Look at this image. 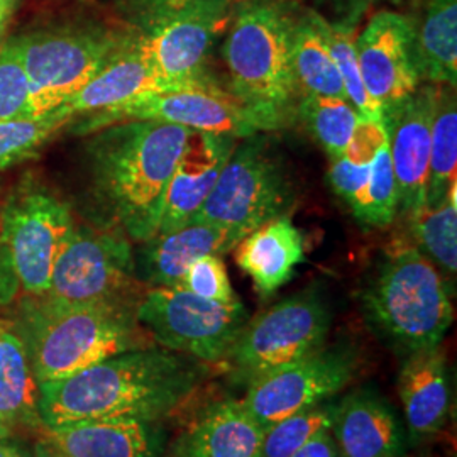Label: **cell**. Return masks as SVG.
<instances>
[{"instance_id":"cell-10","label":"cell","mask_w":457,"mask_h":457,"mask_svg":"<svg viewBox=\"0 0 457 457\" xmlns=\"http://www.w3.org/2000/svg\"><path fill=\"white\" fill-rule=\"evenodd\" d=\"M73 228L70 205L33 175H26L5 195L0 241L9 251L24 295L48 292L54 262Z\"/></svg>"},{"instance_id":"cell-14","label":"cell","mask_w":457,"mask_h":457,"mask_svg":"<svg viewBox=\"0 0 457 457\" xmlns=\"http://www.w3.org/2000/svg\"><path fill=\"white\" fill-rule=\"evenodd\" d=\"M356 371V354L343 345L320 347L302 360L245 385L243 405L254 420L268 427L311 409L345 388Z\"/></svg>"},{"instance_id":"cell-15","label":"cell","mask_w":457,"mask_h":457,"mask_svg":"<svg viewBox=\"0 0 457 457\" xmlns=\"http://www.w3.org/2000/svg\"><path fill=\"white\" fill-rule=\"evenodd\" d=\"M361 77L368 94L386 117L420 87L415 49V21L379 11L356 39Z\"/></svg>"},{"instance_id":"cell-20","label":"cell","mask_w":457,"mask_h":457,"mask_svg":"<svg viewBox=\"0 0 457 457\" xmlns=\"http://www.w3.org/2000/svg\"><path fill=\"white\" fill-rule=\"evenodd\" d=\"M330 432L341 457H400L405 449V430L396 411L370 388L344 396Z\"/></svg>"},{"instance_id":"cell-41","label":"cell","mask_w":457,"mask_h":457,"mask_svg":"<svg viewBox=\"0 0 457 457\" xmlns=\"http://www.w3.org/2000/svg\"><path fill=\"white\" fill-rule=\"evenodd\" d=\"M5 439L0 441V457H28L19 447L5 444Z\"/></svg>"},{"instance_id":"cell-3","label":"cell","mask_w":457,"mask_h":457,"mask_svg":"<svg viewBox=\"0 0 457 457\" xmlns=\"http://www.w3.org/2000/svg\"><path fill=\"white\" fill-rule=\"evenodd\" d=\"M137 305H62L26 295L12 324L37 383L62 379L122 353L156 345L137 320Z\"/></svg>"},{"instance_id":"cell-42","label":"cell","mask_w":457,"mask_h":457,"mask_svg":"<svg viewBox=\"0 0 457 457\" xmlns=\"http://www.w3.org/2000/svg\"><path fill=\"white\" fill-rule=\"evenodd\" d=\"M9 436H11V428H9L7 425H4L0 422V441H2V439H7Z\"/></svg>"},{"instance_id":"cell-36","label":"cell","mask_w":457,"mask_h":457,"mask_svg":"<svg viewBox=\"0 0 457 457\" xmlns=\"http://www.w3.org/2000/svg\"><path fill=\"white\" fill-rule=\"evenodd\" d=\"M136 9L141 12L145 24L160 19V17L171 16L188 7H194L198 4L209 2V0H131Z\"/></svg>"},{"instance_id":"cell-11","label":"cell","mask_w":457,"mask_h":457,"mask_svg":"<svg viewBox=\"0 0 457 457\" xmlns=\"http://www.w3.org/2000/svg\"><path fill=\"white\" fill-rule=\"evenodd\" d=\"M128 39L97 29H62L17 37L29 80L31 114L62 107L120 51Z\"/></svg>"},{"instance_id":"cell-35","label":"cell","mask_w":457,"mask_h":457,"mask_svg":"<svg viewBox=\"0 0 457 457\" xmlns=\"http://www.w3.org/2000/svg\"><path fill=\"white\" fill-rule=\"evenodd\" d=\"M180 287L205 300L232 302L237 296L230 287L228 270L220 256L207 254L198 258L185 273Z\"/></svg>"},{"instance_id":"cell-1","label":"cell","mask_w":457,"mask_h":457,"mask_svg":"<svg viewBox=\"0 0 457 457\" xmlns=\"http://www.w3.org/2000/svg\"><path fill=\"white\" fill-rule=\"evenodd\" d=\"M205 375L204 362L153 345L39 383L37 411L46 428L98 420L160 422L180 409Z\"/></svg>"},{"instance_id":"cell-27","label":"cell","mask_w":457,"mask_h":457,"mask_svg":"<svg viewBox=\"0 0 457 457\" xmlns=\"http://www.w3.org/2000/svg\"><path fill=\"white\" fill-rule=\"evenodd\" d=\"M292 68L300 97L319 96L347 100L343 79L327 46L319 24V12L315 11L296 17Z\"/></svg>"},{"instance_id":"cell-7","label":"cell","mask_w":457,"mask_h":457,"mask_svg":"<svg viewBox=\"0 0 457 457\" xmlns=\"http://www.w3.org/2000/svg\"><path fill=\"white\" fill-rule=\"evenodd\" d=\"M146 290L136 277L131 239L122 228L75 224L41 296L62 305H139Z\"/></svg>"},{"instance_id":"cell-29","label":"cell","mask_w":457,"mask_h":457,"mask_svg":"<svg viewBox=\"0 0 457 457\" xmlns=\"http://www.w3.org/2000/svg\"><path fill=\"white\" fill-rule=\"evenodd\" d=\"M457 185L434 209L424 207L410 215V232L415 247L434 262L445 281L457 275Z\"/></svg>"},{"instance_id":"cell-18","label":"cell","mask_w":457,"mask_h":457,"mask_svg":"<svg viewBox=\"0 0 457 457\" xmlns=\"http://www.w3.org/2000/svg\"><path fill=\"white\" fill-rule=\"evenodd\" d=\"M237 146L228 134L190 131L164 195L163 213L156 234L187 226L220 177L222 168Z\"/></svg>"},{"instance_id":"cell-43","label":"cell","mask_w":457,"mask_h":457,"mask_svg":"<svg viewBox=\"0 0 457 457\" xmlns=\"http://www.w3.org/2000/svg\"><path fill=\"white\" fill-rule=\"evenodd\" d=\"M4 198H5V195H4V192H2V185H0V215H2V205H4Z\"/></svg>"},{"instance_id":"cell-21","label":"cell","mask_w":457,"mask_h":457,"mask_svg":"<svg viewBox=\"0 0 457 457\" xmlns=\"http://www.w3.org/2000/svg\"><path fill=\"white\" fill-rule=\"evenodd\" d=\"M177 90H205L185 83L171 82L154 73L134 51L131 39L97 75L60 107L71 120L104 109L126 104L132 98ZM222 92V90H211Z\"/></svg>"},{"instance_id":"cell-32","label":"cell","mask_w":457,"mask_h":457,"mask_svg":"<svg viewBox=\"0 0 457 457\" xmlns=\"http://www.w3.org/2000/svg\"><path fill=\"white\" fill-rule=\"evenodd\" d=\"M70 122L60 107L48 114L0 120V171L34 158L51 136Z\"/></svg>"},{"instance_id":"cell-31","label":"cell","mask_w":457,"mask_h":457,"mask_svg":"<svg viewBox=\"0 0 457 457\" xmlns=\"http://www.w3.org/2000/svg\"><path fill=\"white\" fill-rule=\"evenodd\" d=\"M319 24L326 37L327 46L330 49V54L334 58V63L337 66L339 75L343 79L347 100L362 119L383 120L381 109L368 94L361 77L354 28L339 24V22H330L320 14H319Z\"/></svg>"},{"instance_id":"cell-22","label":"cell","mask_w":457,"mask_h":457,"mask_svg":"<svg viewBox=\"0 0 457 457\" xmlns=\"http://www.w3.org/2000/svg\"><path fill=\"white\" fill-rule=\"evenodd\" d=\"M398 393L413 441H424L447 422L451 383L441 345L407 354L398 373Z\"/></svg>"},{"instance_id":"cell-16","label":"cell","mask_w":457,"mask_h":457,"mask_svg":"<svg viewBox=\"0 0 457 457\" xmlns=\"http://www.w3.org/2000/svg\"><path fill=\"white\" fill-rule=\"evenodd\" d=\"M436 98L437 85L428 83L419 87L395 112L383 117L398 190V213L407 219L425 207Z\"/></svg>"},{"instance_id":"cell-38","label":"cell","mask_w":457,"mask_h":457,"mask_svg":"<svg viewBox=\"0 0 457 457\" xmlns=\"http://www.w3.org/2000/svg\"><path fill=\"white\" fill-rule=\"evenodd\" d=\"M322 2L328 4V7L332 9L334 16L337 19L334 22L354 28L371 5L385 0H322Z\"/></svg>"},{"instance_id":"cell-5","label":"cell","mask_w":457,"mask_h":457,"mask_svg":"<svg viewBox=\"0 0 457 457\" xmlns=\"http://www.w3.org/2000/svg\"><path fill=\"white\" fill-rule=\"evenodd\" d=\"M368 324L402 354L441 345L454 320L449 283L413 245L385 251L361 292Z\"/></svg>"},{"instance_id":"cell-34","label":"cell","mask_w":457,"mask_h":457,"mask_svg":"<svg viewBox=\"0 0 457 457\" xmlns=\"http://www.w3.org/2000/svg\"><path fill=\"white\" fill-rule=\"evenodd\" d=\"M21 117H33V114L29 80L16 37L0 48V120Z\"/></svg>"},{"instance_id":"cell-8","label":"cell","mask_w":457,"mask_h":457,"mask_svg":"<svg viewBox=\"0 0 457 457\" xmlns=\"http://www.w3.org/2000/svg\"><path fill=\"white\" fill-rule=\"evenodd\" d=\"M136 315L156 345L200 362L228 360L249 320L239 298L213 302L183 287L147 288Z\"/></svg>"},{"instance_id":"cell-19","label":"cell","mask_w":457,"mask_h":457,"mask_svg":"<svg viewBox=\"0 0 457 457\" xmlns=\"http://www.w3.org/2000/svg\"><path fill=\"white\" fill-rule=\"evenodd\" d=\"M243 237L228 228L204 222H190L183 228L156 234L134 251L136 277L147 288L180 287L187 270L207 256H222L232 251Z\"/></svg>"},{"instance_id":"cell-33","label":"cell","mask_w":457,"mask_h":457,"mask_svg":"<svg viewBox=\"0 0 457 457\" xmlns=\"http://www.w3.org/2000/svg\"><path fill=\"white\" fill-rule=\"evenodd\" d=\"M337 403L332 400L296 411L294 415L268 427L262 434V456L292 457L295 453L319 436L332 428Z\"/></svg>"},{"instance_id":"cell-28","label":"cell","mask_w":457,"mask_h":457,"mask_svg":"<svg viewBox=\"0 0 457 457\" xmlns=\"http://www.w3.org/2000/svg\"><path fill=\"white\" fill-rule=\"evenodd\" d=\"M457 104L453 87H437L430 136V162L425 188V207L434 209L456 185Z\"/></svg>"},{"instance_id":"cell-6","label":"cell","mask_w":457,"mask_h":457,"mask_svg":"<svg viewBox=\"0 0 457 457\" xmlns=\"http://www.w3.org/2000/svg\"><path fill=\"white\" fill-rule=\"evenodd\" d=\"M294 202L288 170L254 134L236 146L211 195L190 222L212 224L245 237L262 224L288 215Z\"/></svg>"},{"instance_id":"cell-30","label":"cell","mask_w":457,"mask_h":457,"mask_svg":"<svg viewBox=\"0 0 457 457\" xmlns=\"http://www.w3.org/2000/svg\"><path fill=\"white\" fill-rule=\"evenodd\" d=\"M296 117L303 120L330 160L339 158L345 151L361 119L349 100L319 96L300 97Z\"/></svg>"},{"instance_id":"cell-23","label":"cell","mask_w":457,"mask_h":457,"mask_svg":"<svg viewBox=\"0 0 457 457\" xmlns=\"http://www.w3.org/2000/svg\"><path fill=\"white\" fill-rule=\"evenodd\" d=\"M234 251L237 266L253 279L256 292L270 296L305 262V237L288 215H281L249 232Z\"/></svg>"},{"instance_id":"cell-12","label":"cell","mask_w":457,"mask_h":457,"mask_svg":"<svg viewBox=\"0 0 457 457\" xmlns=\"http://www.w3.org/2000/svg\"><path fill=\"white\" fill-rule=\"evenodd\" d=\"M230 16V0H209L147 22L145 34L131 39L132 48L166 80L224 90L205 73V62Z\"/></svg>"},{"instance_id":"cell-40","label":"cell","mask_w":457,"mask_h":457,"mask_svg":"<svg viewBox=\"0 0 457 457\" xmlns=\"http://www.w3.org/2000/svg\"><path fill=\"white\" fill-rule=\"evenodd\" d=\"M14 5H16V0H0V48L4 45V36L9 28L11 16L14 12Z\"/></svg>"},{"instance_id":"cell-13","label":"cell","mask_w":457,"mask_h":457,"mask_svg":"<svg viewBox=\"0 0 457 457\" xmlns=\"http://www.w3.org/2000/svg\"><path fill=\"white\" fill-rule=\"evenodd\" d=\"M136 120L173 124L190 131L228 134L236 139L264 131L260 119L230 92L177 90L132 98L111 109L83 115L82 120L73 126V132L83 136Z\"/></svg>"},{"instance_id":"cell-24","label":"cell","mask_w":457,"mask_h":457,"mask_svg":"<svg viewBox=\"0 0 457 457\" xmlns=\"http://www.w3.org/2000/svg\"><path fill=\"white\" fill-rule=\"evenodd\" d=\"M262 434L243 402L224 398L198 415L181 444L183 457H260Z\"/></svg>"},{"instance_id":"cell-2","label":"cell","mask_w":457,"mask_h":457,"mask_svg":"<svg viewBox=\"0 0 457 457\" xmlns=\"http://www.w3.org/2000/svg\"><path fill=\"white\" fill-rule=\"evenodd\" d=\"M190 129L136 120L97 132L88 143L90 183L109 215L134 243L156 236L164 195Z\"/></svg>"},{"instance_id":"cell-26","label":"cell","mask_w":457,"mask_h":457,"mask_svg":"<svg viewBox=\"0 0 457 457\" xmlns=\"http://www.w3.org/2000/svg\"><path fill=\"white\" fill-rule=\"evenodd\" d=\"M420 80L430 85L457 83V0H428L422 24H415Z\"/></svg>"},{"instance_id":"cell-9","label":"cell","mask_w":457,"mask_h":457,"mask_svg":"<svg viewBox=\"0 0 457 457\" xmlns=\"http://www.w3.org/2000/svg\"><path fill=\"white\" fill-rule=\"evenodd\" d=\"M330 324L324 295L311 287L247 320L224 362L234 381L249 385L324 347Z\"/></svg>"},{"instance_id":"cell-4","label":"cell","mask_w":457,"mask_h":457,"mask_svg":"<svg viewBox=\"0 0 457 457\" xmlns=\"http://www.w3.org/2000/svg\"><path fill=\"white\" fill-rule=\"evenodd\" d=\"M296 14L283 0H245L232 16L224 43L230 94L277 131L296 117L300 94L292 68Z\"/></svg>"},{"instance_id":"cell-17","label":"cell","mask_w":457,"mask_h":457,"mask_svg":"<svg viewBox=\"0 0 457 457\" xmlns=\"http://www.w3.org/2000/svg\"><path fill=\"white\" fill-rule=\"evenodd\" d=\"M160 422L98 420L41 428L34 457H163Z\"/></svg>"},{"instance_id":"cell-25","label":"cell","mask_w":457,"mask_h":457,"mask_svg":"<svg viewBox=\"0 0 457 457\" xmlns=\"http://www.w3.org/2000/svg\"><path fill=\"white\" fill-rule=\"evenodd\" d=\"M37 388L26 345L12 324L0 322V422L45 428L37 411Z\"/></svg>"},{"instance_id":"cell-37","label":"cell","mask_w":457,"mask_h":457,"mask_svg":"<svg viewBox=\"0 0 457 457\" xmlns=\"http://www.w3.org/2000/svg\"><path fill=\"white\" fill-rule=\"evenodd\" d=\"M21 290L19 278L7 247L0 241V307L11 305Z\"/></svg>"},{"instance_id":"cell-39","label":"cell","mask_w":457,"mask_h":457,"mask_svg":"<svg viewBox=\"0 0 457 457\" xmlns=\"http://www.w3.org/2000/svg\"><path fill=\"white\" fill-rule=\"evenodd\" d=\"M292 457H341V453L332 432L326 430L312 437L311 441L302 445Z\"/></svg>"}]
</instances>
